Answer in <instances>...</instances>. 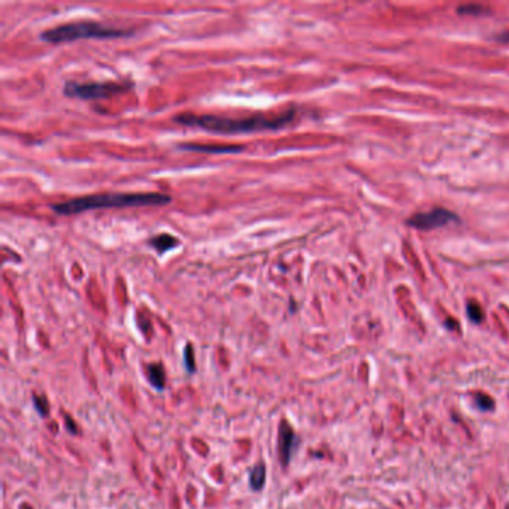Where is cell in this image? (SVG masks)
I'll use <instances>...</instances> for the list:
<instances>
[{
  "label": "cell",
  "mask_w": 509,
  "mask_h": 509,
  "mask_svg": "<svg viewBox=\"0 0 509 509\" xmlns=\"http://www.w3.org/2000/svg\"><path fill=\"white\" fill-rule=\"evenodd\" d=\"M468 315H469V318L473 323H481L482 318H484V312H482L481 306L478 303H475V302H472V303L468 305Z\"/></svg>",
  "instance_id": "obj_14"
},
{
  "label": "cell",
  "mask_w": 509,
  "mask_h": 509,
  "mask_svg": "<svg viewBox=\"0 0 509 509\" xmlns=\"http://www.w3.org/2000/svg\"><path fill=\"white\" fill-rule=\"evenodd\" d=\"M64 420H66V427H67V430L70 431V433H74V434H77V433H78V429H77L75 421H74L69 415H64Z\"/></svg>",
  "instance_id": "obj_15"
},
{
  "label": "cell",
  "mask_w": 509,
  "mask_h": 509,
  "mask_svg": "<svg viewBox=\"0 0 509 509\" xmlns=\"http://www.w3.org/2000/svg\"><path fill=\"white\" fill-rule=\"evenodd\" d=\"M172 199L167 195L160 193H105V195H91L81 196L54 203L51 208L60 215H72L90 209H103V208H129V206H161L167 205Z\"/></svg>",
  "instance_id": "obj_2"
},
{
  "label": "cell",
  "mask_w": 509,
  "mask_h": 509,
  "mask_svg": "<svg viewBox=\"0 0 509 509\" xmlns=\"http://www.w3.org/2000/svg\"><path fill=\"white\" fill-rule=\"evenodd\" d=\"M475 405L481 409V411H491L494 408V402L493 399L487 396V394H476L475 396Z\"/></svg>",
  "instance_id": "obj_12"
},
{
  "label": "cell",
  "mask_w": 509,
  "mask_h": 509,
  "mask_svg": "<svg viewBox=\"0 0 509 509\" xmlns=\"http://www.w3.org/2000/svg\"><path fill=\"white\" fill-rule=\"evenodd\" d=\"M184 363H185V368L187 371L190 373L196 372V360H195V348L193 345H187L185 350H184Z\"/></svg>",
  "instance_id": "obj_11"
},
{
  "label": "cell",
  "mask_w": 509,
  "mask_h": 509,
  "mask_svg": "<svg viewBox=\"0 0 509 509\" xmlns=\"http://www.w3.org/2000/svg\"><path fill=\"white\" fill-rule=\"evenodd\" d=\"M33 403H35V408L38 409L40 417H46V415H50V403H48V400H46L43 396L33 394Z\"/></svg>",
  "instance_id": "obj_13"
},
{
  "label": "cell",
  "mask_w": 509,
  "mask_h": 509,
  "mask_svg": "<svg viewBox=\"0 0 509 509\" xmlns=\"http://www.w3.org/2000/svg\"><path fill=\"white\" fill-rule=\"evenodd\" d=\"M147 378L157 390H163L166 385V372L161 363H151L147 366Z\"/></svg>",
  "instance_id": "obj_8"
},
{
  "label": "cell",
  "mask_w": 509,
  "mask_h": 509,
  "mask_svg": "<svg viewBox=\"0 0 509 509\" xmlns=\"http://www.w3.org/2000/svg\"><path fill=\"white\" fill-rule=\"evenodd\" d=\"M294 109L285 111L278 115H251V117H221L212 114H179L175 121L184 126L200 127L212 133L236 135V133H254L261 130H276L288 124L294 118Z\"/></svg>",
  "instance_id": "obj_1"
},
{
  "label": "cell",
  "mask_w": 509,
  "mask_h": 509,
  "mask_svg": "<svg viewBox=\"0 0 509 509\" xmlns=\"http://www.w3.org/2000/svg\"><path fill=\"white\" fill-rule=\"evenodd\" d=\"M297 442L299 441L296 438L293 427L290 426L288 421L282 420L281 426H279V436H278V454H279L281 465L284 468L290 465V460H292V455L296 450Z\"/></svg>",
  "instance_id": "obj_6"
},
{
  "label": "cell",
  "mask_w": 509,
  "mask_h": 509,
  "mask_svg": "<svg viewBox=\"0 0 509 509\" xmlns=\"http://www.w3.org/2000/svg\"><path fill=\"white\" fill-rule=\"evenodd\" d=\"M266 481V466L263 463L255 465L250 473V486L254 491H260Z\"/></svg>",
  "instance_id": "obj_10"
},
{
  "label": "cell",
  "mask_w": 509,
  "mask_h": 509,
  "mask_svg": "<svg viewBox=\"0 0 509 509\" xmlns=\"http://www.w3.org/2000/svg\"><path fill=\"white\" fill-rule=\"evenodd\" d=\"M130 32L106 27L102 22L96 21H77V22H66L56 27H51L42 32L40 39L51 42V43H61L78 39H114V38H126Z\"/></svg>",
  "instance_id": "obj_3"
},
{
  "label": "cell",
  "mask_w": 509,
  "mask_h": 509,
  "mask_svg": "<svg viewBox=\"0 0 509 509\" xmlns=\"http://www.w3.org/2000/svg\"><path fill=\"white\" fill-rule=\"evenodd\" d=\"M21 509H32V508H30V505L24 503V505H21Z\"/></svg>",
  "instance_id": "obj_16"
},
{
  "label": "cell",
  "mask_w": 509,
  "mask_h": 509,
  "mask_svg": "<svg viewBox=\"0 0 509 509\" xmlns=\"http://www.w3.org/2000/svg\"><path fill=\"white\" fill-rule=\"evenodd\" d=\"M132 85L129 82H118V81H105V82H77L67 81L64 84V94L69 98L84 99H103L114 96L118 93L127 91Z\"/></svg>",
  "instance_id": "obj_4"
},
{
  "label": "cell",
  "mask_w": 509,
  "mask_h": 509,
  "mask_svg": "<svg viewBox=\"0 0 509 509\" xmlns=\"http://www.w3.org/2000/svg\"><path fill=\"white\" fill-rule=\"evenodd\" d=\"M150 244H151V245L156 248L158 253H164V251H169V250L175 248L179 242H178V239L175 237V236L167 235V233H163V235H158V236H154V237H151Z\"/></svg>",
  "instance_id": "obj_9"
},
{
  "label": "cell",
  "mask_w": 509,
  "mask_h": 509,
  "mask_svg": "<svg viewBox=\"0 0 509 509\" xmlns=\"http://www.w3.org/2000/svg\"><path fill=\"white\" fill-rule=\"evenodd\" d=\"M455 221H458V220L455 214H452L451 211L444 209V208H434L427 212H420V214L412 215L408 220V224L420 230H431V229H438V227L447 226Z\"/></svg>",
  "instance_id": "obj_5"
},
{
  "label": "cell",
  "mask_w": 509,
  "mask_h": 509,
  "mask_svg": "<svg viewBox=\"0 0 509 509\" xmlns=\"http://www.w3.org/2000/svg\"><path fill=\"white\" fill-rule=\"evenodd\" d=\"M182 150L188 151H202V153H211V154H220V153H239L244 150L240 145H223V143H182Z\"/></svg>",
  "instance_id": "obj_7"
}]
</instances>
